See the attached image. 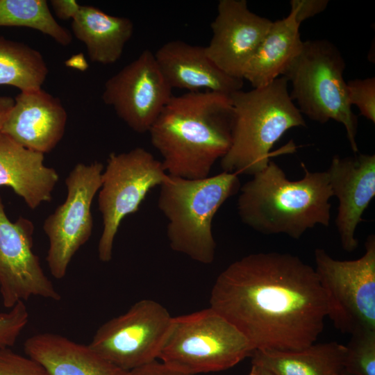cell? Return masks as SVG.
<instances>
[{"label":"cell","instance_id":"obj_10","mask_svg":"<svg viewBox=\"0 0 375 375\" xmlns=\"http://www.w3.org/2000/svg\"><path fill=\"white\" fill-rule=\"evenodd\" d=\"M103 169L97 161L76 164L65 179V201L44 222L49 242L46 261L56 279L65 276L73 256L92 235L91 206L101 188Z\"/></svg>","mask_w":375,"mask_h":375},{"label":"cell","instance_id":"obj_12","mask_svg":"<svg viewBox=\"0 0 375 375\" xmlns=\"http://www.w3.org/2000/svg\"><path fill=\"white\" fill-rule=\"evenodd\" d=\"M172 90L154 53L147 49L107 80L102 99L130 128L144 133L173 96Z\"/></svg>","mask_w":375,"mask_h":375},{"label":"cell","instance_id":"obj_16","mask_svg":"<svg viewBox=\"0 0 375 375\" xmlns=\"http://www.w3.org/2000/svg\"><path fill=\"white\" fill-rule=\"evenodd\" d=\"M67 120L66 110L58 98L42 88L20 92L1 132L26 148L44 154L62 138Z\"/></svg>","mask_w":375,"mask_h":375},{"label":"cell","instance_id":"obj_8","mask_svg":"<svg viewBox=\"0 0 375 375\" xmlns=\"http://www.w3.org/2000/svg\"><path fill=\"white\" fill-rule=\"evenodd\" d=\"M358 259L340 260L315 250V272L324 290L327 317L342 333L375 331V237L365 243Z\"/></svg>","mask_w":375,"mask_h":375},{"label":"cell","instance_id":"obj_34","mask_svg":"<svg viewBox=\"0 0 375 375\" xmlns=\"http://www.w3.org/2000/svg\"><path fill=\"white\" fill-rule=\"evenodd\" d=\"M338 375H350L348 373H347L346 372H344V370L340 373Z\"/></svg>","mask_w":375,"mask_h":375},{"label":"cell","instance_id":"obj_9","mask_svg":"<svg viewBox=\"0 0 375 375\" xmlns=\"http://www.w3.org/2000/svg\"><path fill=\"white\" fill-rule=\"evenodd\" d=\"M168 178L162 162L142 147L109 155L98 196L103 222L98 244L101 261L111 260L115 238L124 217L137 212L149 191Z\"/></svg>","mask_w":375,"mask_h":375},{"label":"cell","instance_id":"obj_21","mask_svg":"<svg viewBox=\"0 0 375 375\" xmlns=\"http://www.w3.org/2000/svg\"><path fill=\"white\" fill-rule=\"evenodd\" d=\"M133 29L130 19L110 15L90 6H81L72 21V33L85 44L90 59L103 65L120 58Z\"/></svg>","mask_w":375,"mask_h":375},{"label":"cell","instance_id":"obj_18","mask_svg":"<svg viewBox=\"0 0 375 375\" xmlns=\"http://www.w3.org/2000/svg\"><path fill=\"white\" fill-rule=\"evenodd\" d=\"M44 160V153L26 148L0 131V186L12 188L33 210L51 201L59 181L56 169Z\"/></svg>","mask_w":375,"mask_h":375},{"label":"cell","instance_id":"obj_25","mask_svg":"<svg viewBox=\"0 0 375 375\" xmlns=\"http://www.w3.org/2000/svg\"><path fill=\"white\" fill-rule=\"evenodd\" d=\"M345 346L344 372L350 375H375V331L351 335Z\"/></svg>","mask_w":375,"mask_h":375},{"label":"cell","instance_id":"obj_2","mask_svg":"<svg viewBox=\"0 0 375 375\" xmlns=\"http://www.w3.org/2000/svg\"><path fill=\"white\" fill-rule=\"evenodd\" d=\"M233 115L229 95H173L149 131L166 172L188 179L209 176L231 147Z\"/></svg>","mask_w":375,"mask_h":375},{"label":"cell","instance_id":"obj_3","mask_svg":"<svg viewBox=\"0 0 375 375\" xmlns=\"http://www.w3.org/2000/svg\"><path fill=\"white\" fill-rule=\"evenodd\" d=\"M290 181L274 161L240 188L238 212L242 222L265 234L299 239L317 225L328 226L333 193L326 172H310Z\"/></svg>","mask_w":375,"mask_h":375},{"label":"cell","instance_id":"obj_1","mask_svg":"<svg viewBox=\"0 0 375 375\" xmlns=\"http://www.w3.org/2000/svg\"><path fill=\"white\" fill-rule=\"evenodd\" d=\"M210 307L255 350L304 349L315 343L327 317L315 269L279 252L251 253L230 264L212 286Z\"/></svg>","mask_w":375,"mask_h":375},{"label":"cell","instance_id":"obj_7","mask_svg":"<svg viewBox=\"0 0 375 375\" xmlns=\"http://www.w3.org/2000/svg\"><path fill=\"white\" fill-rule=\"evenodd\" d=\"M254 350L238 329L209 307L172 317L158 360L195 375L233 367Z\"/></svg>","mask_w":375,"mask_h":375},{"label":"cell","instance_id":"obj_5","mask_svg":"<svg viewBox=\"0 0 375 375\" xmlns=\"http://www.w3.org/2000/svg\"><path fill=\"white\" fill-rule=\"evenodd\" d=\"M240 188L238 175L224 171L200 179L169 175L160 186L158 207L167 219L172 249L201 264L212 263L216 249L212 219Z\"/></svg>","mask_w":375,"mask_h":375},{"label":"cell","instance_id":"obj_23","mask_svg":"<svg viewBox=\"0 0 375 375\" xmlns=\"http://www.w3.org/2000/svg\"><path fill=\"white\" fill-rule=\"evenodd\" d=\"M48 72L40 51L24 43L0 36V85L15 87L20 92L39 90Z\"/></svg>","mask_w":375,"mask_h":375},{"label":"cell","instance_id":"obj_14","mask_svg":"<svg viewBox=\"0 0 375 375\" xmlns=\"http://www.w3.org/2000/svg\"><path fill=\"white\" fill-rule=\"evenodd\" d=\"M272 24L269 19L251 12L246 0H220L206 54L226 74L243 79L247 63Z\"/></svg>","mask_w":375,"mask_h":375},{"label":"cell","instance_id":"obj_4","mask_svg":"<svg viewBox=\"0 0 375 375\" xmlns=\"http://www.w3.org/2000/svg\"><path fill=\"white\" fill-rule=\"evenodd\" d=\"M230 98L234 115L231 147L220 160L224 172L254 175L267 166L271 149L287 131L306 126L283 76Z\"/></svg>","mask_w":375,"mask_h":375},{"label":"cell","instance_id":"obj_15","mask_svg":"<svg viewBox=\"0 0 375 375\" xmlns=\"http://www.w3.org/2000/svg\"><path fill=\"white\" fill-rule=\"evenodd\" d=\"M333 195L338 200L335 224L343 249L356 250L358 224L375 196V155L333 156L326 171Z\"/></svg>","mask_w":375,"mask_h":375},{"label":"cell","instance_id":"obj_13","mask_svg":"<svg viewBox=\"0 0 375 375\" xmlns=\"http://www.w3.org/2000/svg\"><path fill=\"white\" fill-rule=\"evenodd\" d=\"M33 232L31 220L22 217L10 220L0 197V294L6 308L32 297L60 300L33 251Z\"/></svg>","mask_w":375,"mask_h":375},{"label":"cell","instance_id":"obj_30","mask_svg":"<svg viewBox=\"0 0 375 375\" xmlns=\"http://www.w3.org/2000/svg\"><path fill=\"white\" fill-rule=\"evenodd\" d=\"M126 375H192L172 368L158 360L127 371Z\"/></svg>","mask_w":375,"mask_h":375},{"label":"cell","instance_id":"obj_6","mask_svg":"<svg viewBox=\"0 0 375 375\" xmlns=\"http://www.w3.org/2000/svg\"><path fill=\"white\" fill-rule=\"evenodd\" d=\"M345 67L344 59L333 43L307 40L283 76L292 85L290 96L301 113L321 124L331 119L341 123L351 149L358 153V117L348 101Z\"/></svg>","mask_w":375,"mask_h":375},{"label":"cell","instance_id":"obj_28","mask_svg":"<svg viewBox=\"0 0 375 375\" xmlns=\"http://www.w3.org/2000/svg\"><path fill=\"white\" fill-rule=\"evenodd\" d=\"M0 375H49L44 367L28 356L0 348Z\"/></svg>","mask_w":375,"mask_h":375},{"label":"cell","instance_id":"obj_17","mask_svg":"<svg viewBox=\"0 0 375 375\" xmlns=\"http://www.w3.org/2000/svg\"><path fill=\"white\" fill-rule=\"evenodd\" d=\"M154 56L172 88L188 92L204 90L230 96L243 86V79L228 75L209 58L205 47L171 40L159 47Z\"/></svg>","mask_w":375,"mask_h":375},{"label":"cell","instance_id":"obj_29","mask_svg":"<svg viewBox=\"0 0 375 375\" xmlns=\"http://www.w3.org/2000/svg\"><path fill=\"white\" fill-rule=\"evenodd\" d=\"M328 0H291L290 9L295 11L296 20L301 24L303 21L323 12Z\"/></svg>","mask_w":375,"mask_h":375},{"label":"cell","instance_id":"obj_20","mask_svg":"<svg viewBox=\"0 0 375 375\" xmlns=\"http://www.w3.org/2000/svg\"><path fill=\"white\" fill-rule=\"evenodd\" d=\"M299 27L295 11L292 9L287 17L272 22L247 63L243 80L248 81L253 88H257L282 76L301 51L303 41L301 39Z\"/></svg>","mask_w":375,"mask_h":375},{"label":"cell","instance_id":"obj_33","mask_svg":"<svg viewBox=\"0 0 375 375\" xmlns=\"http://www.w3.org/2000/svg\"><path fill=\"white\" fill-rule=\"evenodd\" d=\"M248 375H275L273 372L269 369L256 365L251 363V369Z\"/></svg>","mask_w":375,"mask_h":375},{"label":"cell","instance_id":"obj_24","mask_svg":"<svg viewBox=\"0 0 375 375\" xmlns=\"http://www.w3.org/2000/svg\"><path fill=\"white\" fill-rule=\"evenodd\" d=\"M0 26L32 28L62 46L72 41V33L57 22L45 0H0Z\"/></svg>","mask_w":375,"mask_h":375},{"label":"cell","instance_id":"obj_11","mask_svg":"<svg viewBox=\"0 0 375 375\" xmlns=\"http://www.w3.org/2000/svg\"><path fill=\"white\" fill-rule=\"evenodd\" d=\"M172 317L160 303L142 299L102 324L88 345L106 361L127 372L158 360Z\"/></svg>","mask_w":375,"mask_h":375},{"label":"cell","instance_id":"obj_19","mask_svg":"<svg viewBox=\"0 0 375 375\" xmlns=\"http://www.w3.org/2000/svg\"><path fill=\"white\" fill-rule=\"evenodd\" d=\"M26 356L40 363L49 375H126L89 345L53 333L35 334L24 343Z\"/></svg>","mask_w":375,"mask_h":375},{"label":"cell","instance_id":"obj_22","mask_svg":"<svg viewBox=\"0 0 375 375\" xmlns=\"http://www.w3.org/2000/svg\"><path fill=\"white\" fill-rule=\"evenodd\" d=\"M346 346L336 342L313 344L295 351L256 349L251 363L275 375H338L344 370Z\"/></svg>","mask_w":375,"mask_h":375},{"label":"cell","instance_id":"obj_27","mask_svg":"<svg viewBox=\"0 0 375 375\" xmlns=\"http://www.w3.org/2000/svg\"><path fill=\"white\" fill-rule=\"evenodd\" d=\"M28 319V311L23 301L8 312H0V348L14 346Z\"/></svg>","mask_w":375,"mask_h":375},{"label":"cell","instance_id":"obj_26","mask_svg":"<svg viewBox=\"0 0 375 375\" xmlns=\"http://www.w3.org/2000/svg\"><path fill=\"white\" fill-rule=\"evenodd\" d=\"M349 103L356 106L360 114L375 123V78H356L347 82Z\"/></svg>","mask_w":375,"mask_h":375},{"label":"cell","instance_id":"obj_31","mask_svg":"<svg viewBox=\"0 0 375 375\" xmlns=\"http://www.w3.org/2000/svg\"><path fill=\"white\" fill-rule=\"evenodd\" d=\"M50 4L56 17L62 20H72L81 7L74 0H51Z\"/></svg>","mask_w":375,"mask_h":375},{"label":"cell","instance_id":"obj_32","mask_svg":"<svg viewBox=\"0 0 375 375\" xmlns=\"http://www.w3.org/2000/svg\"><path fill=\"white\" fill-rule=\"evenodd\" d=\"M14 103L15 99L0 95V131Z\"/></svg>","mask_w":375,"mask_h":375}]
</instances>
